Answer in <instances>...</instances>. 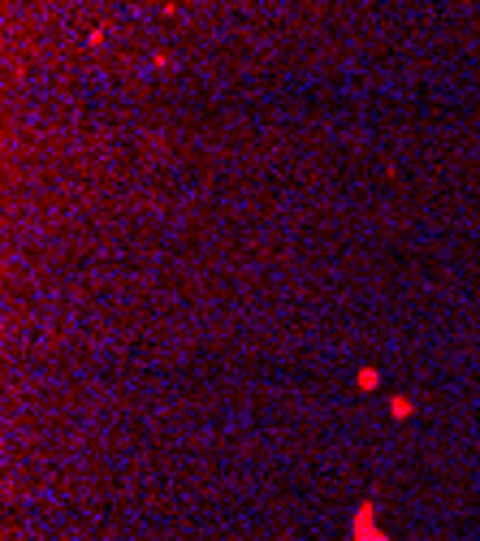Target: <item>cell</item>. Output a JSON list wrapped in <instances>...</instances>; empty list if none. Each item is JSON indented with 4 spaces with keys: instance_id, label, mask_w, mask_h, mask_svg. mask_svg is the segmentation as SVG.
<instances>
[{
    "instance_id": "3",
    "label": "cell",
    "mask_w": 480,
    "mask_h": 541,
    "mask_svg": "<svg viewBox=\"0 0 480 541\" xmlns=\"http://www.w3.org/2000/svg\"><path fill=\"white\" fill-rule=\"evenodd\" d=\"M411 411H415V403H411V399H402V394H398V399H390V416H394V420H407Z\"/></svg>"
},
{
    "instance_id": "2",
    "label": "cell",
    "mask_w": 480,
    "mask_h": 541,
    "mask_svg": "<svg viewBox=\"0 0 480 541\" xmlns=\"http://www.w3.org/2000/svg\"><path fill=\"white\" fill-rule=\"evenodd\" d=\"M355 386H359V390H377V386H381V372H377V368H359Z\"/></svg>"
},
{
    "instance_id": "1",
    "label": "cell",
    "mask_w": 480,
    "mask_h": 541,
    "mask_svg": "<svg viewBox=\"0 0 480 541\" xmlns=\"http://www.w3.org/2000/svg\"><path fill=\"white\" fill-rule=\"evenodd\" d=\"M351 541H390V537L377 528V511H372V503H359L355 524H351Z\"/></svg>"
}]
</instances>
